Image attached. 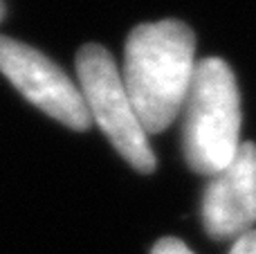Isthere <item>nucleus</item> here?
Wrapping results in <instances>:
<instances>
[{
	"instance_id": "4",
	"label": "nucleus",
	"mask_w": 256,
	"mask_h": 254,
	"mask_svg": "<svg viewBox=\"0 0 256 254\" xmlns=\"http://www.w3.org/2000/svg\"><path fill=\"white\" fill-rule=\"evenodd\" d=\"M0 72L27 102L63 126L72 130L92 126L79 86L40 50L0 34Z\"/></svg>"
},
{
	"instance_id": "8",
	"label": "nucleus",
	"mask_w": 256,
	"mask_h": 254,
	"mask_svg": "<svg viewBox=\"0 0 256 254\" xmlns=\"http://www.w3.org/2000/svg\"><path fill=\"white\" fill-rule=\"evenodd\" d=\"M4 14H7V9H4V2H2V0H0V22H2Z\"/></svg>"
},
{
	"instance_id": "5",
	"label": "nucleus",
	"mask_w": 256,
	"mask_h": 254,
	"mask_svg": "<svg viewBox=\"0 0 256 254\" xmlns=\"http://www.w3.org/2000/svg\"><path fill=\"white\" fill-rule=\"evenodd\" d=\"M212 238H238L256 225V144L240 142L227 166L212 176L200 207Z\"/></svg>"
},
{
	"instance_id": "6",
	"label": "nucleus",
	"mask_w": 256,
	"mask_h": 254,
	"mask_svg": "<svg viewBox=\"0 0 256 254\" xmlns=\"http://www.w3.org/2000/svg\"><path fill=\"white\" fill-rule=\"evenodd\" d=\"M150 254H194V252H191L180 238L166 236V238H160V241L155 243Z\"/></svg>"
},
{
	"instance_id": "2",
	"label": "nucleus",
	"mask_w": 256,
	"mask_h": 254,
	"mask_svg": "<svg viewBox=\"0 0 256 254\" xmlns=\"http://www.w3.org/2000/svg\"><path fill=\"white\" fill-rule=\"evenodd\" d=\"M182 110V151L189 169L202 176L218 174L240 146L238 84L222 58L209 56L196 66Z\"/></svg>"
},
{
	"instance_id": "3",
	"label": "nucleus",
	"mask_w": 256,
	"mask_h": 254,
	"mask_svg": "<svg viewBox=\"0 0 256 254\" xmlns=\"http://www.w3.org/2000/svg\"><path fill=\"white\" fill-rule=\"evenodd\" d=\"M76 79L92 124L110 140L115 151L140 174H153L158 160L148 133L137 117L112 54L97 43L76 52Z\"/></svg>"
},
{
	"instance_id": "7",
	"label": "nucleus",
	"mask_w": 256,
	"mask_h": 254,
	"mask_svg": "<svg viewBox=\"0 0 256 254\" xmlns=\"http://www.w3.org/2000/svg\"><path fill=\"white\" fill-rule=\"evenodd\" d=\"M230 254H256V230H250L232 243Z\"/></svg>"
},
{
	"instance_id": "1",
	"label": "nucleus",
	"mask_w": 256,
	"mask_h": 254,
	"mask_svg": "<svg viewBox=\"0 0 256 254\" xmlns=\"http://www.w3.org/2000/svg\"><path fill=\"white\" fill-rule=\"evenodd\" d=\"M196 66V34L182 20L144 22L128 34L122 79L146 133H162L176 122Z\"/></svg>"
}]
</instances>
